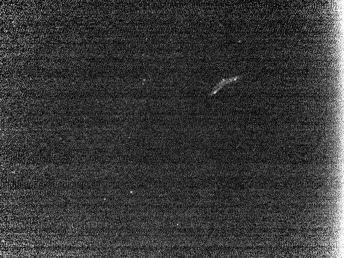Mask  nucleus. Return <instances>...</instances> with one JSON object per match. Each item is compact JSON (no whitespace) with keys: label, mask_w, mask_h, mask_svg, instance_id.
<instances>
[{"label":"nucleus","mask_w":344,"mask_h":258,"mask_svg":"<svg viewBox=\"0 0 344 258\" xmlns=\"http://www.w3.org/2000/svg\"><path fill=\"white\" fill-rule=\"evenodd\" d=\"M239 78V77H236V78L229 79H223L219 84L217 85L216 87H215L214 90L213 91L211 94H210V95H212L215 94L220 89H221L223 87V86H224V85H225V83H228L229 82H232L233 80H234H234H236L237 78Z\"/></svg>","instance_id":"nucleus-1"}]
</instances>
